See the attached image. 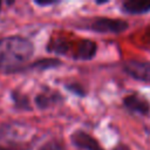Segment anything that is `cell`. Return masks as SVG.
I'll list each match as a JSON object with an SVG mask.
<instances>
[{
  "label": "cell",
  "instance_id": "6da1fadb",
  "mask_svg": "<svg viewBox=\"0 0 150 150\" xmlns=\"http://www.w3.org/2000/svg\"><path fill=\"white\" fill-rule=\"evenodd\" d=\"M34 52L32 42L20 36L0 39V70L15 68L25 63Z\"/></svg>",
  "mask_w": 150,
  "mask_h": 150
},
{
  "label": "cell",
  "instance_id": "7a4b0ae2",
  "mask_svg": "<svg viewBox=\"0 0 150 150\" xmlns=\"http://www.w3.org/2000/svg\"><path fill=\"white\" fill-rule=\"evenodd\" d=\"M128 28V23L124 20L120 19H108L100 18L93 21L90 25V29L100 33H120Z\"/></svg>",
  "mask_w": 150,
  "mask_h": 150
},
{
  "label": "cell",
  "instance_id": "3957f363",
  "mask_svg": "<svg viewBox=\"0 0 150 150\" xmlns=\"http://www.w3.org/2000/svg\"><path fill=\"white\" fill-rule=\"evenodd\" d=\"M124 70L136 80L150 82V62L130 60L125 62Z\"/></svg>",
  "mask_w": 150,
  "mask_h": 150
},
{
  "label": "cell",
  "instance_id": "277c9868",
  "mask_svg": "<svg viewBox=\"0 0 150 150\" xmlns=\"http://www.w3.org/2000/svg\"><path fill=\"white\" fill-rule=\"evenodd\" d=\"M124 105L136 112L139 114H148L150 110V104L146 100L139 97L138 95H129L124 98Z\"/></svg>",
  "mask_w": 150,
  "mask_h": 150
},
{
  "label": "cell",
  "instance_id": "5b68a950",
  "mask_svg": "<svg viewBox=\"0 0 150 150\" xmlns=\"http://www.w3.org/2000/svg\"><path fill=\"white\" fill-rule=\"evenodd\" d=\"M71 138H73V142L80 148H84L87 150H103L91 136H89L83 131H76L71 136Z\"/></svg>",
  "mask_w": 150,
  "mask_h": 150
},
{
  "label": "cell",
  "instance_id": "8992f818",
  "mask_svg": "<svg viewBox=\"0 0 150 150\" xmlns=\"http://www.w3.org/2000/svg\"><path fill=\"white\" fill-rule=\"evenodd\" d=\"M96 53V43L90 40H82L77 43L75 57L80 60H89Z\"/></svg>",
  "mask_w": 150,
  "mask_h": 150
},
{
  "label": "cell",
  "instance_id": "52a82bcc",
  "mask_svg": "<svg viewBox=\"0 0 150 150\" xmlns=\"http://www.w3.org/2000/svg\"><path fill=\"white\" fill-rule=\"evenodd\" d=\"M122 8L130 14H142L150 11V0H129L123 2Z\"/></svg>",
  "mask_w": 150,
  "mask_h": 150
},
{
  "label": "cell",
  "instance_id": "ba28073f",
  "mask_svg": "<svg viewBox=\"0 0 150 150\" xmlns=\"http://www.w3.org/2000/svg\"><path fill=\"white\" fill-rule=\"evenodd\" d=\"M40 150H63V148L56 142H49L46 145H43Z\"/></svg>",
  "mask_w": 150,
  "mask_h": 150
},
{
  "label": "cell",
  "instance_id": "9c48e42d",
  "mask_svg": "<svg viewBox=\"0 0 150 150\" xmlns=\"http://www.w3.org/2000/svg\"><path fill=\"white\" fill-rule=\"evenodd\" d=\"M116 150H128V149H125V148H118V149H116Z\"/></svg>",
  "mask_w": 150,
  "mask_h": 150
},
{
  "label": "cell",
  "instance_id": "30bf717a",
  "mask_svg": "<svg viewBox=\"0 0 150 150\" xmlns=\"http://www.w3.org/2000/svg\"><path fill=\"white\" fill-rule=\"evenodd\" d=\"M0 7H1V2H0Z\"/></svg>",
  "mask_w": 150,
  "mask_h": 150
},
{
  "label": "cell",
  "instance_id": "8fae6325",
  "mask_svg": "<svg viewBox=\"0 0 150 150\" xmlns=\"http://www.w3.org/2000/svg\"><path fill=\"white\" fill-rule=\"evenodd\" d=\"M0 150H2V149H1V148H0Z\"/></svg>",
  "mask_w": 150,
  "mask_h": 150
}]
</instances>
